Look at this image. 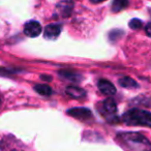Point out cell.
<instances>
[{
    "mask_svg": "<svg viewBox=\"0 0 151 151\" xmlns=\"http://www.w3.org/2000/svg\"><path fill=\"white\" fill-rule=\"evenodd\" d=\"M122 144L132 151H151V143L143 134L134 132H123L117 134Z\"/></svg>",
    "mask_w": 151,
    "mask_h": 151,
    "instance_id": "obj_1",
    "label": "cell"
},
{
    "mask_svg": "<svg viewBox=\"0 0 151 151\" xmlns=\"http://www.w3.org/2000/svg\"><path fill=\"white\" fill-rule=\"evenodd\" d=\"M121 120L127 125H142L151 127V113L143 110H129L122 115Z\"/></svg>",
    "mask_w": 151,
    "mask_h": 151,
    "instance_id": "obj_2",
    "label": "cell"
},
{
    "mask_svg": "<svg viewBox=\"0 0 151 151\" xmlns=\"http://www.w3.org/2000/svg\"><path fill=\"white\" fill-rule=\"evenodd\" d=\"M67 114L79 120H88L92 118V113L86 108H73L67 111Z\"/></svg>",
    "mask_w": 151,
    "mask_h": 151,
    "instance_id": "obj_3",
    "label": "cell"
},
{
    "mask_svg": "<svg viewBox=\"0 0 151 151\" xmlns=\"http://www.w3.org/2000/svg\"><path fill=\"white\" fill-rule=\"evenodd\" d=\"M42 32V26L36 21H29L24 26V33L29 37H36Z\"/></svg>",
    "mask_w": 151,
    "mask_h": 151,
    "instance_id": "obj_4",
    "label": "cell"
},
{
    "mask_svg": "<svg viewBox=\"0 0 151 151\" xmlns=\"http://www.w3.org/2000/svg\"><path fill=\"white\" fill-rule=\"evenodd\" d=\"M61 32V27L57 24H50V25L46 26L45 28V32H44V35L47 40H56L57 37L59 36Z\"/></svg>",
    "mask_w": 151,
    "mask_h": 151,
    "instance_id": "obj_5",
    "label": "cell"
},
{
    "mask_svg": "<svg viewBox=\"0 0 151 151\" xmlns=\"http://www.w3.org/2000/svg\"><path fill=\"white\" fill-rule=\"evenodd\" d=\"M97 86H99V91L106 95H113L116 93L115 86L108 80H99Z\"/></svg>",
    "mask_w": 151,
    "mask_h": 151,
    "instance_id": "obj_6",
    "label": "cell"
},
{
    "mask_svg": "<svg viewBox=\"0 0 151 151\" xmlns=\"http://www.w3.org/2000/svg\"><path fill=\"white\" fill-rule=\"evenodd\" d=\"M71 9H73V3L70 1H68V0L61 1L57 5V12H58L61 17H68L71 13Z\"/></svg>",
    "mask_w": 151,
    "mask_h": 151,
    "instance_id": "obj_7",
    "label": "cell"
},
{
    "mask_svg": "<svg viewBox=\"0 0 151 151\" xmlns=\"http://www.w3.org/2000/svg\"><path fill=\"white\" fill-rule=\"evenodd\" d=\"M65 92H66V94L68 95V96H70L71 99H83V97H85V95H86V92H85L84 89L80 88V87H78V86L67 87Z\"/></svg>",
    "mask_w": 151,
    "mask_h": 151,
    "instance_id": "obj_8",
    "label": "cell"
},
{
    "mask_svg": "<svg viewBox=\"0 0 151 151\" xmlns=\"http://www.w3.org/2000/svg\"><path fill=\"white\" fill-rule=\"evenodd\" d=\"M120 86H122L123 88L127 89H134L138 87V83L134 80V79L129 78V77H123V78L119 79L118 81Z\"/></svg>",
    "mask_w": 151,
    "mask_h": 151,
    "instance_id": "obj_9",
    "label": "cell"
},
{
    "mask_svg": "<svg viewBox=\"0 0 151 151\" xmlns=\"http://www.w3.org/2000/svg\"><path fill=\"white\" fill-rule=\"evenodd\" d=\"M127 5H128L127 0H114L113 3H112V12L113 13H118V12L127 7Z\"/></svg>",
    "mask_w": 151,
    "mask_h": 151,
    "instance_id": "obj_10",
    "label": "cell"
},
{
    "mask_svg": "<svg viewBox=\"0 0 151 151\" xmlns=\"http://www.w3.org/2000/svg\"><path fill=\"white\" fill-rule=\"evenodd\" d=\"M103 106H104L105 111H107L108 113H110V114L116 113V111H117V105H116V103L112 99H106V101H104Z\"/></svg>",
    "mask_w": 151,
    "mask_h": 151,
    "instance_id": "obj_11",
    "label": "cell"
},
{
    "mask_svg": "<svg viewBox=\"0 0 151 151\" xmlns=\"http://www.w3.org/2000/svg\"><path fill=\"white\" fill-rule=\"evenodd\" d=\"M34 90L37 93H40V95H45V96H50V95L52 94V89H51V87L46 84L36 85V86L34 87Z\"/></svg>",
    "mask_w": 151,
    "mask_h": 151,
    "instance_id": "obj_12",
    "label": "cell"
},
{
    "mask_svg": "<svg viewBox=\"0 0 151 151\" xmlns=\"http://www.w3.org/2000/svg\"><path fill=\"white\" fill-rule=\"evenodd\" d=\"M59 75L62 77V78L66 79V80H70V81H78L79 80V75L75 73H71V71H67V70H63L60 71Z\"/></svg>",
    "mask_w": 151,
    "mask_h": 151,
    "instance_id": "obj_13",
    "label": "cell"
},
{
    "mask_svg": "<svg viewBox=\"0 0 151 151\" xmlns=\"http://www.w3.org/2000/svg\"><path fill=\"white\" fill-rule=\"evenodd\" d=\"M142 26H143L142 21L139 19H132L129 22V27L132 29H140V28H142Z\"/></svg>",
    "mask_w": 151,
    "mask_h": 151,
    "instance_id": "obj_14",
    "label": "cell"
},
{
    "mask_svg": "<svg viewBox=\"0 0 151 151\" xmlns=\"http://www.w3.org/2000/svg\"><path fill=\"white\" fill-rule=\"evenodd\" d=\"M145 30H146V33L148 34V35L151 37V23L147 24V26H146V28H145Z\"/></svg>",
    "mask_w": 151,
    "mask_h": 151,
    "instance_id": "obj_15",
    "label": "cell"
},
{
    "mask_svg": "<svg viewBox=\"0 0 151 151\" xmlns=\"http://www.w3.org/2000/svg\"><path fill=\"white\" fill-rule=\"evenodd\" d=\"M90 1L92 3H94V4H97V3H101L103 1H106V0H90Z\"/></svg>",
    "mask_w": 151,
    "mask_h": 151,
    "instance_id": "obj_16",
    "label": "cell"
}]
</instances>
